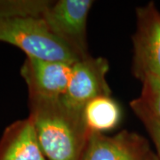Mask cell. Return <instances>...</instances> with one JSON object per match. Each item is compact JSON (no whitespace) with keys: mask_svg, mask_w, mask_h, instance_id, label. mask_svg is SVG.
<instances>
[{"mask_svg":"<svg viewBox=\"0 0 160 160\" xmlns=\"http://www.w3.org/2000/svg\"><path fill=\"white\" fill-rule=\"evenodd\" d=\"M142 81L141 96L134 101L153 118L160 122V78L146 76Z\"/></svg>","mask_w":160,"mask_h":160,"instance_id":"obj_10","label":"cell"},{"mask_svg":"<svg viewBox=\"0 0 160 160\" xmlns=\"http://www.w3.org/2000/svg\"><path fill=\"white\" fill-rule=\"evenodd\" d=\"M151 150L136 132L122 131L113 136L92 132L80 160H146Z\"/></svg>","mask_w":160,"mask_h":160,"instance_id":"obj_7","label":"cell"},{"mask_svg":"<svg viewBox=\"0 0 160 160\" xmlns=\"http://www.w3.org/2000/svg\"><path fill=\"white\" fill-rule=\"evenodd\" d=\"M92 0H59L51 2L44 17L52 31L80 58L88 55L87 19Z\"/></svg>","mask_w":160,"mask_h":160,"instance_id":"obj_3","label":"cell"},{"mask_svg":"<svg viewBox=\"0 0 160 160\" xmlns=\"http://www.w3.org/2000/svg\"><path fill=\"white\" fill-rule=\"evenodd\" d=\"M132 72L142 80L160 78V12L153 2L136 9V30L132 37Z\"/></svg>","mask_w":160,"mask_h":160,"instance_id":"obj_4","label":"cell"},{"mask_svg":"<svg viewBox=\"0 0 160 160\" xmlns=\"http://www.w3.org/2000/svg\"><path fill=\"white\" fill-rule=\"evenodd\" d=\"M74 63L26 57L21 75L29 96L56 100L66 93Z\"/></svg>","mask_w":160,"mask_h":160,"instance_id":"obj_6","label":"cell"},{"mask_svg":"<svg viewBox=\"0 0 160 160\" xmlns=\"http://www.w3.org/2000/svg\"><path fill=\"white\" fill-rule=\"evenodd\" d=\"M52 1L45 0H8L0 1V16L45 13Z\"/></svg>","mask_w":160,"mask_h":160,"instance_id":"obj_11","label":"cell"},{"mask_svg":"<svg viewBox=\"0 0 160 160\" xmlns=\"http://www.w3.org/2000/svg\"><path fill=\"white\" fill-rule=\"evenodd\" d=\"M83 118L92 133H103L118 126L121 120V109L111 96H99L85 106Z\"/></svg>","mask_w":160,"mask_h":160,"instance_id":"obj_9","label":"cell"},{"mask_svg":"<svg viewBox=\"0 0 160 160\" xmlns=\"http://www.w3.org/2000/svg\"><path fill=\"white\" fill-rule=\"evenodd\" d=\"M146 160H160V159H159V158L158 157V155L155 154L154 152H152V151H150V152H149V154L148 155V157H147Z\"/></svg>","mask_w":160,"mask_h":160,"instance_id":"obj_13","label":"cell"},{"mask_svg":"<svg viewBox=\"0 0 160 160\" xmlns=\"http://www.w3.org/2000/svg\"><path fill=\"white\" fill-rule=\"evenodd\" d=\"M29 116L46 160H80L91 135L83 112L61 99L29 96Z\"/></svg>","mask_w":160,"mask_h":160,"instance_id":"obj_1","label":"cell"},{"mask_svg":"<svg viewBox=\"0 0 160 160\" xmlns=\"http://www.w3.org/2000/svg\"><path fill=\"white\" fill-rule=\"evenodd\" d=\"M0 160H46L29 118L6 127L0 138Z\"/></svg>","mask_w":160,"mask_h":160,"instance_id":"obj_8","label":"cell"},{"mask_svg":"<svg viewBox=\"0 0 160 160\" xmlns=\"http://www.w3.org/2000/svg\"><path fill=\"white\" fill-rule=\"evenodd\" d=\"M109 62L102 57H92L90 54L81 58L73 64L72 73L66 93L62 101L69 108L78 112L87 103L99 96H110L106 76Z\"/></svg>","mask_w":160,"mask_h":160,"instance_id":"obj_5","label":"cell"},{"mask_svg":"<svg viewBox=\"0 0 160 160\" xmlns=\"http://www.w3.org/2000/svg\"><path fill=\"white\" fill-rule=\"evenodd\" d=\"M0 42L20 48L28 57L69 63L81 59L52 31L44 14L0 16Z\"/></svg>","mask_w":160,"mask_h":160,"instance_id":"obj_2","label":"cell"},{"mask_svg":"<svg viewBox=\"0 0 160 160\" xmlns=\"http://www.w3.org/2000/svg\"><path fill=\"white\" fill-rule=\"evenodd\" d=\"M130 106L134 114L142 122L143 126L148 131V133L157 149V155L160 159V122L153 118L148 112H146L138 103H136L134 100L130 102Z\"/></svg>","mask_w":160,"mask_h":160,"instance_id":"obj_12","label":"cell"}]
</instances>
